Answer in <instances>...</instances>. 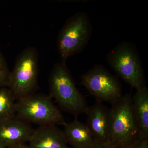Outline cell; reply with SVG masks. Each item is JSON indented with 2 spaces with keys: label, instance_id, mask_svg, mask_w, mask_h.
Returning <instances> with one entry per match:
<instances>
[{
  "label": "cell",
  "instance_id": "obj_1",
  "mask_svg": "<svg viewBox=\"0 0 148 148\" xmlns=\"http://www.w3.org/2000/svg\"><path fill=\"white\" fill-rule=\"evenodd\" d=\"M131 100V94L126 93L112 104L108 144L110 147L123 148L143 140L132 113Z\"/></svg>",
  "mask_w": 148,
  "mask_h": 148
},
{
  "label": "cell",
  "instance_id": "obj_2",
  "mask_svg": "<svg viewBox=\"0 0 148 148\" xmlns=\"http://www.w3.org/2000/svg\"><path fill=\"white\" fill-rule=\"evenodd\" d=\"M49 96L62 110L76 116L85 113L88 107L85 98L77 88L66 63L54 65L49 75Z\"/></svg>",
  "mask_w": 148,
  "mask_h": 148
},
{
  "label": "cell",
  "instance_id": "obj_3",
  "mask_svg": "<svg viewBox=\"0 0 148 148\" xmlns=\"http://www.w3.org/2000/svg\"><path fill=\"white\" fill-rule=\"evenodd\" d=\"M39 54L36 47H29L17 56L10 71L8 88L15 100L34 93L38 87Z\"/></svg>",
  "mask_w": 148,
  "mask_h": 148
},
{
  "label": "cell",
  "instance_id": "obj_4",
  "mask_svg": "<svg viewBox=\"0 0 148 148\" xmlns=\"http://www.w3.org/2000/svg\"><path fill=\"white\" fill-rule=\"evenodd\" d=\"M16 116L30 123L41 125H65L63 114L49 95L33 93L16 103Z\"/></svg>",
  "mask_w": 148,
  "mask_h": 148
},
{
  "label": "cell",
  "instance_id": "obj_5",
  "mask_svg": "<svg viewBox=\"0 0 148 148\" xmlns=\"http://www.w3.org/2000/svg\"><path fill=\"white\" fill-rule=\"evenodd\" d=\"M107 59L117 75L136 90L146 86L140 55L132 43L119 44L108 53Z\"/></svg>",
  "mask_w": 148,
  "mask_h": 148
},
{
  "label": "cell",
  "instance_id": "obj_6",
  "mask_svg": "<svg viewBox=\"0 0 148 148\" xmlns=\"http://www.w3.org/2000/svg\"><path fill=\"white\" fill-rule=\"evenodd\" d=\"M92 32L91 22L86 13L80 12L69 18L57 38L62 62L65 63L69 57L81 52L87 45Z\"/></svg>",
  "mask_w": 148,
  "mask_h": 148
},
{
  "label": "cell",
  "instance_id": "obj_7",
  "mask_svg": "<svg viewBox=\"0 0 148 148\" xmlns=\"http://www.w3.org/2000/svg\"><path fill=\"white\" fill-rule=\"evenodd\" d=\"M81 84L97 102L112 104L122 95L118 79L103 66L96 65L82 75Z\"/></svg>",
  "mask_w": 148,
  "mask_h": 148
},
{
  "label": "cell",
  "instance_id": "obj_8",
  "mask_svg": "<svg viewBox=\"0 0 148 148\" xmlns=\"http://www.w3.org/2000/svg\"><path fill=\"white\" fill-rule=\"evenodd\" d=\"M34 130L27 122L14 117L0 122V145L4 148L29 142Z\"/></svg>",
  "mask_w": 148,
  "mask_h": 148
},
{
  "label": "cell",
  "instance_id": "obj_9",
  "mask_svg": "<svg viewBox=\"0 0 148 148\" xmlns=\"http://www.w3.org/2000/svg\"><path fill=\"white\" fill-rule=\"evenodd\" d=\"M87 125L96 143L108 146L110 129V109L96 101L86 112Z\"/></svg>",
  "mask_w": 148,
  "mask_h": 148
},
{
  "label": "cell",
  "instance_id": "obj_10",
  "mask_svg": "<svg viewBox=\"0 0 148 148\" xmlns=\"http://www.w3.org/2000/svg\"><path fill=\"white\" fill-rule=\"evenodd\" d=\"M28 143L31 148H70L63 131L52 125L34 130Z\"/></svg>",
  "mask_w": 148,
  "mask_h": 148
},
{
  "label": "cell",
  "instance_id": "obj_11",
  "mask_svg": "<svg viewBox=\"0 0 148 148\" xmlns=\"http://www.w3.org/2000/svg\"><path fill=\"white\" fill-rule=\"evenodd\" d=\"M64 126V135L72 148H84L96 143L87 125L80 122L77 117Z\"/></svg>",
  "mask_w": 148,
  "mask_h": 148
},
{
  "label": "cell",
  "instance_id": "obj_12",
  "mask_svg": "<svg viewBox=\"0 0 148 148\" xmlns=\"http://www.w3.org/2000/svg\"><path fill=\"white\" fill-rule=\"evenodd\" d=\"M131 107L142 139L148 140V89L147 86L136 90L132 96Z\"/></svg>",
  "mask_w": 148,
  "mask_h": 148
},
{
  "label": "cell",
  "instance_id": "obj_13",
  "mask_svg": "<svg viewBox=\"0 0 148 148\" xmlns=\"http://www.w3.org/2000/svg\"><path fill=\"white\" fill-rule=\"evenodd\" d=\"M14 101L8 88H0V122L16 116Z\"/></svg>",
  "mask_w": 148,
  "mask_h": 148
},
{
  "label": "cell",
  "instance_id": "obj_14",
  "mask_svg": "<svg viewBox=\"0 0 148 148\" xmlns=\"http://www.w3.org/2000/svg\"><path fill=\"white\" fill-rule=\"evenodd\" d=\"M10 73L5 58L0 51V88L8 87Z\"/></svg>",
  "mask_w": 148,
  "mask_h": 148
},
{
  "label": "cell",
  "instance_id": "obj_15",
  "mask_svg": "<svg viewBox=\"0 0 148 148\" xmlns=\"http://www.w3.org/2000/svg\"><path fill=\"white\" fill-rule=\"evenodd\" d=\"M123 148H148V140H139Z\"/></svg>",
  "mask_w": 148,
  "mask_h": 148
},
{
  "label": "cell",
  "instance_id": "obj_16",
  "mask_svg": "<svg viewBox=\"0 0 148 148\" xmlns=\"http://www.w3.org/2000/svg\"><path fill=\"white\" fill-rule=\"evenodd\" d=\"M82 148H111L106 145L103 144H99V143H95L92 145L88 146V147H85Z\"/></svg>",
  "mask_w": 148,
  "mask_h": 148
},
{
  "label": "cell",
  "instance_id": "obj_17",
  "mask_svg": "<svg viewBox=\"0 0 148 148\" xmlns=\"http://www.w3.org/2000/svg\"><path fill=\"white\" fill-rule=\"evenodd\" d=\"M7 148H31L29 145H26V144H18L14 145L11 146Z\"/></svg>",
  "mask_w": 148,
  "mask_h": 148
},
{
  "label": "cell",
  "instance_id": "obj_18",
  "mask_svg": "<svg viewBox=\"0 0 148 148\" xmlns=\"http://www.w3.org/2000/svg\"><path fill=\"white\" fill-rule=\"evenodd\" d=\"M0 148H4L1 145H0Z\"/></svg>",
  "mask_w": 148,
  "mask_h": 148
}]
</instances>
